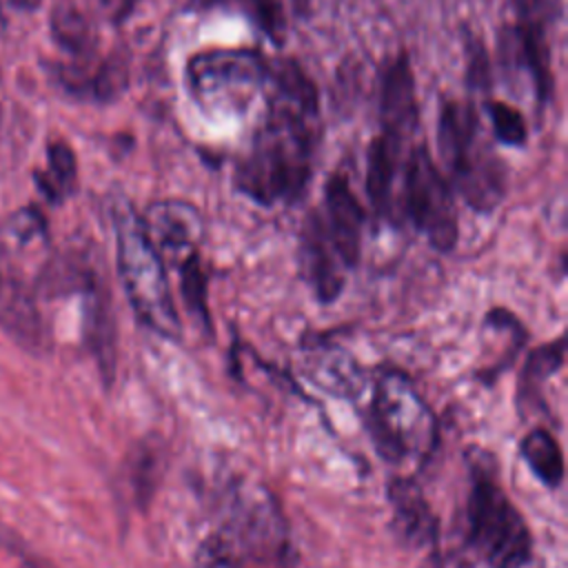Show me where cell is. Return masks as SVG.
Returning a JSON list of instances; mask_svg holds the SVG:
<instances>
[{
    "label": "cell",
    "mask_w": 568,
    "mask_h": 568,
    "mask_svg": "<svg viewBox=\"0 0 568 568\" xmlns=\"http://www.w3.org/2000/svg\"><path fill=\"white\" fill-rule=\"evenodd\" d=\"M220 537L237 555H248L257 561L286 557V521L280 504L260 484L240 486L229 499V513Z\"/></svg>",
    "instance_id": "obj_8"
},
{
    "label": "cell",
    "mask_w": 568,
    "mask_h": 568,
    "mask_svg": "<svg viewBox=\"0 0 568 568\" xmlns=\"http://www.w3.org/2000/svg\"><path fill=\"white\" fill-rule=\"evenodd\" d=\"M118 275L138 320L153 333L180 342L182 324L162 255L151 242L142 215L126 202L113 204Z\"/></svg>",
    "instance_id": "obj_2"
},
{
    "label": "cell",
    "mask_w": 568,
    "mask_h": 568,
    "mask_svg": "<svg viewBox=\"0 0 568 568\" xmlns=\"http://www.w3.org/2000/svg\"><path fill=\"white\" fill-rule=\"evenodd\" d=\"M111 22H122L131 13L135 0H93Z\"/></svg>",
    "instance_id": "obj_31"
},
{
    "label": "cell",
    "mask_w": 568,
    "mask_h": 568,
    "mask_svg": "<svg viewBox=\"0 0 568 568\" xmlns=\"http://www.w3.org/2000/svg\"><path fill=\"white\" fill-rule=\"evenodd\" d=\"M377 453L393 462L426 459L437 442V419L410 377L399 368H382L373 382L368 415Z\"/></svg>",
    "instance_id": "obj_5"
},
{
    "label": "cell",
    "mask_w": 568,
    "mask_h": 568,
    "mask_svg": "<svg viewBox=\"0 0 568 568\" xmlns=\"http://www.w3.org/2000/svg\"><path fill=\"white\" fill-rule=\"evenodd\" d=\"M191 95L215 111H242L268 82V60L248 49L204 51L189 60Z\"/></svg>",
    "instance_id": "obj_6"
},
{
    "label": "cell",
    "mask_w": 568,
    "mask_h": 568,
    "mask_svg": "<svg viewBox=\"0 0 568 568\" xmlns=\"http://www.w3.org/2000/svg\"><path fill=\"white\" fill-rule=\"evenodd\" d=\"M326 235L346 268H353L362 253L364 211L342 173H333L324 186Z\"/></svg>",
    "instance_id": "obj_11"
},
{
    "label": "cell",
    "mask_w": 568,
    "mask_h": 568,
    "mask_svg": "<svg viewBox=\"0 0 568 568\" xmlns=\"http://www.w3.org/2000/svg\"><path fill=\"white\" fill-rule=\"evenodd\" d=\"M204 4H231L242 9L275 44H282V36L286 29L282 0H202Z\"/></svg>",
    "instance_id": "obj_25"
},
{
    "label": "cell",
    "mask_w": 568,
    "mask_h": 568,
    "mask_svg": "<svg viewBox=\"0 0 568 568\" xmlns=\"http://www.w3.org/2000/svg\"><path fill=\"white\" fill-rule=\"evenodd\" d=\"M402 144H404L402 140L382 131L377 138H373L368 146L366 193L373 211L379 217L393 215V184L399 171Z\"/></svg>",
    "instance_id": "obj_17"
},
{
    "label": "cell",
    "mask_w": 568,
    "mask_h": 568,
    "mask_svg": "<svg viewBox=\"0 0 568 568\" xmlns=\"http://www.w3.org/2000/svg\"><path fill=\"white\" fill-rule=\"evenodd\" d=\"M0 548H4L11 557H16L20 568H55L44 557L33 552L27 546V541L11 526H7L2 519H0Z\"/></svg>",
    "instance_id": "obj_27"
},
{
    "label": "cell",
    "mask_w": 568,
    "mask_h": 568,
    "mask_svg": "<svg viewBox=\"0 0 568 568\" xmlns=\"http://www.w3.org/2000/svg\"><path fill=\"white\" fill-rule=\"evenodd\" d=\"M490 124H493V133L495 138L506 144V146H524L528 140V126H526V118L521 115L519 109L501 102V100H490L486 104Z\"/></svg>",
    "instance_id": "obj_26"
},
{
    "label": "cell",
    "mask_w": 568,
    "mask_h": 568,
    "mask_svg": "<svg viewBox=\"0 0 568 568\" xmlns=\"http://www.w3.org/2000/svg\"><path fill=\"white\" fill-rule=\"evenodd\" d=\"M164 448L162 442L155 437H146L138 444V448L131 453V486L135 495L138 508H146L160 486L162 473H164Z\"/></svg>",
    "instance_id": "obj_21"
},
{
    "label": "cell",
    "mask_w": 568,
    "mask_h": 568,
    "mask_svg": "<svg viewBox=\"0 0 568 568\" xmlns=\"http://www.w3.org/2000/svg\"><path fill=\"white\" fill-rule=\"evenodd\" d=\"M53 42L75 58L78 64H89L98 49V31L93 20L73 2L55 0L49 13Z\"/></svg>",
    "instance_id": "obj_18"
},
{
    "label": "cell",
    "mask_w": 568,
    "mask_h": 568,
    "mask_svg": "<svg viewBox=\"0 0 568 568\" xmlns=\"http://www.w3.org/2000/svg\"><path fill=\"white\" fill-rule=\"evenodd\" d=\"M404 213L433 248L453 251L459 237L455 197L426 144H415L404 162Z\"/></svg>",
    "instance_id": "obj_7"
},
{
    "label": "cell",
    "mask_w": 568,
    "mask_h": 568,
    "mask_svg": "<svg viewBox=\"0 0 568 568\" xmlns=\"http://www.w3.org/2000/svg\"><path fill=\"white\" fill-rule=\"evenodd\" d=\"M129 84V60L122 51H113L109 58L91 69L84 98L95 102H113L126 91Z\"/></svg>",
    "instance_id": "obj_24"
},
{
    "label": "cell",
    "mask_w": 568,
    "mask_h": 568,
    "mask_svg": "<svg viewBox=\"0 0 568 568\" xmlns=\"http://www.w3.org/2000/svg\"><path fill=\"white\" fill-rule=\"evenodd\" d=\"M302 373L315 386L344 399L359 397L366 388V373L357 359L337 344H324L322 339L304 344Z\"/></svg>",
    "instance_id": "obj_13"
},
{
    "label": "cell",
    "mask_w": 568,
    "mask_h": 568,
    "mask_svg": "<svg viewBox=\"0 0 568 568\" xmlns=\"http://www.w3.org/2000/svg\"><path fill=\"white\" fill-rule=\"evenodd\" d=\"M0 328L27 353L44 355L51 346L49 331L38 311L36 295L22 280L4 242L0 240Z\"/></svg>",
    "instance_id": "obj_9"
},
{
    "label": "cell",
    "mask_w": 568,
    "mask_h": 568,
    "mask_svg": "<svg viewBox=\"0 0 568 568\" xmlns=\"http://www.w3.org/2000/svg\"><path fill=\"white\" fill-rule=\"evenodd\" d=\"M521 457L532 475L548 488H559L564 481V455L555 435L541 426L528 430L519 444Z\"/></svg>",
    "instance_id": "obj_19"
},
{
    "label": "cell",
    "mask_w": 568,
    "mask_h": 568,
    "mask_svg": "<svg viewBox=\"0 0 568 568\" xmlns=\"http://www.w3.org/2000/svg\"><path fill=\"white\" fill-rule=\"evenodd\" d=\"M388 501L393 528L410 548H426L437 541V517L415 479L393 477L388 481Z\"/></svg>",
    "instance_id": "obj_16"
},
{
    "label": "cell",
    "mask_w": 568,
    "mask_h": 568,
    "mask_svg": "<svg viewBox=\"0 0 568 568\" xmlns=\"http://www.w3.org/2000/svg\"><path fill=\"white\" fill-rule=\"evenodd\" d=\"M382 131L397 140H406L417 124V98H415V75L410 69L408 53L402 51L388 62L382 75L379 93Z\"/></svg>",
    "instance_id": "obj_14"
},
{
    "label": "cell",
    "mask_w": 568,
    "mask_h": 568,
    "mask_svg": "<svg viewBox=\"0 0 568 568\" xmlns=\"http://www.w3.org/2000/svg\"><path fill=\"white\" fill-rule=\"evenodd\" d=\"M564 366V339L557 337L552 344H541L535 348L524 366L521 382H519V393L517 399L519 404H532L541 399V384L552 377L559 368Z\"/></svg>",
    "instance_id": "obj_22"
},
{
    "label": "cell",
    "mask_w": 568,
    "mask_h": 568,
    "mask_svg": "<svg viewBox=\"0 0 568 568\" xmlns=\"http://www.w3.org/2000/svg\"><path fill=\"white\" fill-rule=\"evenodd\" d=\"M466 82L484 91L490 87V64L484 42L473 36L466 38Z\"/></svg>",
    "instance_id": "obj_28"
},
{
    "label": "cell",
    "mask_w": 568,
    "mask_h": 568,
    "mask_svg": "<svg viewBox=\"0 0 568 568\" xmlns=\"http://www.w3.org/2000/svg\"><path fill=\"white\" fill-rule=\"evenodd\" d=\"M504 568H539L537 561H535V555L528 557V559H521V561H515L510 566H504Z\"/></svg>",
    "instance_id": "obj_34"
},
{
    "label": "cell",
    "mask_w": 568,
    "mask_h": 568,
    "mask_svg": "<svg viewBox=\"0 0 568 568\" xmlns=\"http://www.w3.org/2000/svg\"><path fill=\"white\" fill-rule=\"evenodd\" d=\"M40 2H42V0H9V4L16 7V9H20V11H33V9L40 7Z\"/></svg>",
    "instance_id": "obj_33"
},
{
    "label": "cell",
    "mask_w": 568,
    "mask_h": 568,
    "mask_svg": "<svg viewBox=\"0 0 568 568\" xmlns=\"http://www.w3.org/2000/svg\"><path fill=\"white\" fill-rule=\"evenodd\" d=\"M80 293L84 295V342L91 355L98 362V371L109 386L115 375V320L111 308L109 284H104L102 275L93 268L82 284Z\"/></svg>",
    "instance_id": "obj_12"
},
{
    "label": "cell",
    "mask_w": 568,
    "mask_h": 568,
    "mask_svg": "<svg viewBox=\"0 0 568 568\" xmlns=\"http://www.w3.org/2000/svg\"><path fill=\"white\" fill-rule=\"evenodd\" d=\"M206 288H209V277L202 266L200 253L195 248L180 260V291H182V300H184L189 313L195 320H200L202 331L211 333V313H209Z\"/></svg>",
    "instance_id": "obj_23"
},
{
    "label": "cell",
    "mask_w": 568,
    "mask_h": 568,
    "mask_svg": "<svg viewBox=\"0 0 568 568\" xmlns=\"http://www.w3.org/2000/svg\"><path fill=\"white\" fill-rule=\"evenodd\" d=\"M470 490L466 497V546L490 568L532 557V535L501 488L497 462L488 450L470 448Z\"/></svg>",
    "instance_id": "obj_3"
},
{
    "label": "cell",
    "mask_w": 568,
    "mask_h": 568,
    "mask_svg": "<svg viewBox=\"0 0 568 568\" xmlns=\"http://www.w3.org/2000/svg\"><path fill=\"white\" fill-rule=\"evenodd\" d=\"M300 262H302V275L311 284L315 297L322 304L335 302L344 288L346 266L337 257L326 235L324 220L315 211L306 217L300 235Z\"/></svg>",
    "instance_id": "obj_10"
},
{
    "label": "cell",
    "mask_w": 568,
    "mask_h": 568,
    "mask_svg": "<svg viewBox=\"0 0 568 568\" xmlns=\"http://www.w3.org/2000/svg\"><path fill=\"white\" fill-rule=\"evenodd\" d=\"M142 222L160 255L195 251L204 231L197 209L182 200H162L151 204L142 215Z\"/></svg>",
    "instance_id": "obj_15"
},
{
    "label": "cell",
    "mask_w": 568,
    "mask_h": 568,
    "mask_svg": "<svg viewBox=\"0 0 568 568\" xmlns=\"http://www.w3.org/2000/svg\"><path fill=\"white\" fill-rule=\"evenodd\" d=\"M517 22H530L548 27L561 9V0H513Z\"/></svg>",
    "instance_id": "obj_30"
},
{
    "label": "cell",
    "mask_w": 568,
    "mask_h": 568,
    "mask_svg": "<svg viewBox=\"0 0 568 568\" xmlns=\"http://www.w3.org/2000/svg\"><path fill=\"white\" fill-rule=\"evenodd\" d=\"M317 115L320 111L271 95L268 118L237 162L235 186L262 206L300 200L313 173Z\"/></svg>",
    "instance_id": "obj_1"
},
{
    "label": "cell",
    "mask_w": 568,
    "mask_h": 568,
    "mask_svg": "<svg viewBox=\"0 0 568 568\" xmlns=\"http://www.w3.org/2000/svg\"><path fill=\"white\" fill-rule=\"evenodd\" d=\"M437 144L450 189H455L473 211H495L506 195V166L486 142L473 104L450 98L442 100Z\"/></svg>",
    "instance_id": "obj_4"
},
{
    "label": "cell",
    "mask_w": 568,
    "mask_h": 568,
    "mask_svg": "<svg viewBox=\"0 0 568 568\" xmlns=\"http://www.w3.org/2000/svg\"><path fill=\"white\" fill-rule=\"evenodd\" d=\"M36 184L53 204H60L75 191L78 162L73 149L64 140H55L47 146V169L36 173Z\"/></svg>",
    "instance_id": "obj_20"
},
{
    "label": "cell",
    "mask_w": 568,
    "mask_h": 568,
    "mask_svg": "<svg viewBox=\"0 0 568 568\" xmlns=\"http://www.w3.org/2000/svg\"><path fill=\"white\" fill-rule=\"evenodd\" d=\"M7 233L9 237H13L20 244L31 242L33 237H42L47 233V222L42 217V213L33 206L29 209H20L18 213L11 215V220L7 222Z\"/></svg>",
    "instance_id": "obj_29"
},
{
    "label": "cell",
    "mask_w": 568,
    "mask_h": 568,
    "mask_svg": "<svg viewBox=\"0 0 568 568\" xmlns=\"http://www.w3.org/2000/svg\"><path fill=\"white\" fill-rule=\"evenodd\" d=\"M200 568H240V566H237V559H215V561L200 564Z\"/></svg>",
    "instance_id": "obj_32"
}]
</instances>
